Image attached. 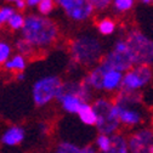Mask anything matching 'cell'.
Returning <instances> with one entry per match:
<instances>
[{
    "label": "cell",
    "instance_id": "13",
    "mask_svg": "<svg viewBox=\"0 0 153 153\" xmlns=\"http://www.w3.org/2000/svg\"><path fill=\"white\" fill-rule=\"evenodd\" d=\"M119 119L120 124L125 126H135L142 122V114L137 107H119Z\"/></svg>",
    "mask_w": 153,
    "mask_h": 153
},
{
    "label": "cell",
    "instance_id": "27",
    "mask_svg": "<svg viewBox=\"0 0 153 153\" xmlns=\"http://www.w3.org/2000/svg\"><path fill=\"white\" fill-rule=\"evenodd\" d=\"M13 13H15V9L13 7L5 6V7L0 9V25L5 23V22H9Z\"/></svg>",
    "mask_w": 153,
    "mask_h": 153
},
{
    "label": "cell",
    "instance_id": "21",
    "mask_svg": "<svg viewBox=\"0 0 153 153\" xmlns=\"http://www.w3.org/2000/svg\"><path fill=\"white\" fill-rule=\"evenodd\" d=\"M97 29L101 34L103 35H109L112 34L114 30H116V23H114V21H112L111 18H103V20H101L97 25Z\"/></svg>",
    "mask_w": 153,
    "mask_h": 153
},
{
    "label": "cell",
    "instance_id": "3",
    "mask_svg": "<svg viewBox=\"0 0 153 153\" xmlns=\"http://www.w3.org/2000/svg\"><path fill=\"white\" fill-rule=\"evenodd\" d=\"M102 48L100 42L92 35H82L72 43L71 56L75 63L92 66L101 59Z\"/></svg>",
    "mask_w": 153,
    "mask_h": 153
},
{
    "label": "cell",
    "instance_id": "14",
    "mask_svg": "<svg viewBox=\"0 0 153 153\" xmlns=\"http://www.w3.org/2000/svg\"><path fill=\"white\" fill-rule=\"evenodd\" d=\"M141 102V96L137 91H126L120 89L116 96L114 103L119 107H137Z\"/></svg>",
    "mask_w": 153,
    "mask_h": 153
},
{
    "label": "cell",
    "instance_id": "6",
    "mask_svg": "<svg viewBox=\"0 0 153 153\" xmlns=\"http://www.w3.org/2000/svg\"><path fill=\"white\" fill-rule=\"evenodd\" d=\"M152 79V69L149 66H135L123 76L122 88L126 91H139Z\"/></svg>",
    "mask_w": 153,
    "mask_h": 153
},
{
    "label": "cell",
    "instance_id": "36",
    "mask_svg": "<svg viewBox=\"0 0 153 153\" xmlns=\"http://www.w3.org/2000/svg\"><path fill=\"white\" fill-rule=\"evenodd\" d=\"M151 3H153V0H151Z\"/></svg>",
    "mask_w": 153,
    "mask_h": 153
},
{
    "label": "cell",
    "instance_id": "12",
    "mask_svg": "<svg viewBox=\"0 0 153 153\" xmlns=\"http://www.w3.org/2000/svg\"><path fill=\"white\" fill-rule=\"evenodd\" d=\"M106 72H107V67L100 63L97 67H95L92 71L89 72L84 82L94 91H103V78Z\"/></svg>",
    "mask_w": 153,
    "mask_h": 153
},
{
    "label": "cell",
    "instance_id": "30",
    "mask_svg": "<svg viewBox=\"0 0 153 153\" xmlns=\"http://www.w3.org/2000/svg\"><path fill=\"white\" fill-rule=\"evenodd\" d=\"M27 6V0H18L16 3V9L18 10H23Z\"/></svg>",
    "mask_w": 153,
    "mask_h": 153
},
{
    "label": "cell",
    "instance_id": "31",
    "mask_svg": "<svg viewBox=\"0 0 153 153\" xmlns=\"http://www.w3.org/2000/svg\"><path fill=\"white\" fill-rule=\"evenodd\" d=\"M40 1H42V0H27V5H29V6H36Z\"/></svg>",
    "mask_w": 153,
    "mask_h": 153
},
{
    "label": "cell",
    "instance_id": "9",
    "mask_svg": "<svg viewBox=\"0 0 153 153\" xmlns=\"http://www.w3.org/2000/svg\"><path fill=\"white\" fill-rule=\"evenodd\" d=\"M130 153H148L153 145V129H140L128 137Z\"/></svg>",
    "mask_w": 153,
    "mask_h": 153
},
{
    "label": "cell",
    "instance_id": "7",
    "mask_svg": "<svg viewBox=\"0 0 153 153\" xmlns=\"http://www.w3.org/2000/svg\"><path fill=\"white\" fill-rule=\"evenodd\" d=\"M53 1L63 9L71 20L76 22L89 20L95 11L88 0H53Z\"/></svg>",
    "mask_w": 153,
    "mask_h": 153
},
{
    "label": "cell",
    "instance_id": "17",
    "mask_svg": "<svg viewBox=\"0 0 153 153\" xmlns=\"http://www.w3.org/2000/svg\"><path fill=\"white\" fill-rule=\"evenodd\" d=\"M109 153H130L128 139L123 134H114L112 135V148Z\"/></svg>",
    "mask_w": 153,
    "mask_h": 153
},
{
    "label": "cell",
    "instance_id": "10",
    "mask_svg": "<svg viewBox=\"0 0 153 153\" xmlns=\"http://www.w3.org/2000/svg\"><path fill=\"white\" fill-rule=\"evenodd\" d=\"M57 102L61 105L65 112L71 114H78L82 105L84 103L79 96H76L75 94H72V92L63 91L62 88L60 90L59 96H57Z\"/></svg>",
    "mask_w": 153,
    "mask_h": 153
},
{
    "label": "cell",
    "instance_id": "34",
    "mask_svg": "<svg viewBox=\"0 0 153 153\" xmlns=\"http://www.w3.org/2000/svg\"><path fill=\"white\" fill-rule=\"evenodd\" d=\"M148 153H153V145L149 147V151H148Z\"/></svg>",
    "mask_w": 153,
    "mask_h": 153
},
{
    "label": "cell",
    "instance_id": "25",
    "mask_svg": "<svg viewBox=\"0 0 153 153\" xmlns=\"http://www.w3.org/2000/svg\"><path fill=\"white\" fill-rule=\"evenodd\" d=\"M10 55H11V46L5 43V42H0V65L6 63L10 60Z\"/></svg>",
    "mask_w": 153,
    "mask_h": 153
},
{
    "label": "cell",
    "instance_id": "22",
    "mask_svg": "<svg viewBox=\"0 0 153 153\" xmlns=\"http://www.w3.org/2000/svg\"><path fill=\"white\" fill-rule=\"evenodd\" d=\"M16 49L20 51V55L26 57V56H30L35 48L29 42H27L26 39H23V38H22V39H18L16 42Z\"/></svg>",
    "mask_w": 153,
    "mask_h": 153
},
{
    "label": "cell",
    "instance_id": "32",
    "mask_svg": "<svg viewBox=\"0 0 153 153\" xmlns=\"http://www.w3.org/2000/svg\"><path fill=\"white\" fill-rule=\"evenodd\" d=\"M16 79L17 80H23L25 79V73L23 72H18L17 75H16Z\"/></svg>",
    "mask_w": 153,
    "mask_h": 153
},
{
    "label": "cell",
    "instance_id": "5",
    "mask_svg": "<svg viewBox=\"0 0 153 153\" xmlns=\"http://www.w3.org/2000/svg\"><path fill=\"white\" fill-rule=\"evenodd\" d=\"M63 82L56 75H48L36 80L33 85L32 96L38 107H43L53 100H57Z\"/></svg>",
    "mask_w": 153,
    "mask_h": 153
},
{
    "label": "cell",
    "instance_id": "18",
    "mask_svg": "<svg viewBox=\"0 0 153 153\" xmlns=\"http://www.w3.org/2000/svg\"><path fill=\"white\" fill-rule=\"evenodd\" d=\"M26 57L22 55H15L12 59H10L6 63H5V68L7 71H17V72H23V69L26 68Z\"/></svg>",
    "mask_w": 153,
    "mask_h": 153
},
{
    "label": "cell",
    "instance_id": "28",
    "mask_svg": "<svg viewBox=\"0 0 153 153\" xmlns=\"http://www.w3.org/2000/svg\"><path fill=\"white\" fill-rule=\"evenodd\" d=\"M88 1L91 4V6L94 7V10L102 11V10H105V9L108 7V5L111 4L112 0H88Z\"/></svg>",
    "mask_w": 153,
    "mask_h": 153
},
{
    "label": "cell",
    "instance_id": "19",
    "mask_svg": "<svg viewBox=\"0 0 153 153\" xmlns=\"http://www.w3.org/2000/svg\"><path fill=\"white\" fill-rule=\"evenodd\" d=\"M95 147L97 148L99 153H109L112 148V136L99 134L96 140H95Z\"/></svg>",
    "mask_w": 153,
    "mask_h": 153
},
{
    "label": "cell",
    "instance_id": "1",
    "mask_svg": "<svg viewBox=\"0 0 153 153\" xmlns=\"http://www.w3.org/2000/svg\"><path fill=\"white\" fill-rule=\"evenodd\" d=\"M22 38L29 42L34 48L45 49L52 45L59 36L57 25L50 18L42 15H29L25 20L21 29Z\"/></svg>",
    "mask_w": 153,
    "mask_h": 153
},
{
    "label": "cell",
    "instance_id": "29",
    "mask_svg": "<svg viewBox=\"0 0 153 153\" xmlns=\"http://www.w3.org/2000/svg\"><path fill=\"white\" fill-rule=\"evenodd\" d=\"M80 153H99V151L95 146H84L82 147Z\"/></svg>",
    "mask_w": 153,
    "mask_h": 153
},
{
    "label": "cell",
    "instance_id": "35",
    "mask_svg": "<svg viewBox=\"0 0 153 153\" xmlns=\"http://www.w3.org/2000/svg\"><path fill=\"white\" fill-rule=\"evenodd\" d=\"M7 1H12V3H15V4H16V3L18 1V0H7Z\"/></svg>",
    "mask_w": 153,
    "mask_h": 153
},
{
    "label": "cell",
    "instance_id": "15",
    "mask_svg": "<svg viewBox=\"0 0 153 153\" xmlns=\"http://www.w3.org/2000/svg\"><path fill=\"white\" fill-rule=\"evenodd\" d=\"M123 76L124 74L122 72L107 68V72L103 78V91H107V92L119 91L123 83Z\"/></svg>",
    "mask_w": 153,
    "mask_h": 153
},
{
    "label": "cell",
    "instance_id": "4",
    "mask_svg": "<svg viewBox=\"0 0 153 153\" xmlns=\"http://www.w3.org/2000/svg\"><path fill=\"white\" fill-rule=\"evenodd\" d=\"M126 43L135 66H149L153 63V40L139 30H130Z\"/></svg>",
    "mask_w": 153,
    "mask_h": 153
},
{
    "label": "cell",
    "instance_id": "37",
    "mask_svg": "<svg viewBox=\"0 0 153 153\" xmlns=\"http://www.w3.org/2000/svg\"><path fill=\"white\" fill-rule=\"evenodd\" d=\"M0 26H1V25H0Z\"/></svg>",
    "mask_w": 153,
    "mask_h": 153
},
{
    "label": "cell",
    "instance_id": "33",
    "mask_svg": "<svg viewBox=\"0 0 153 153\" xmlns=\"http://www.w3.org/2000/svg\"><path fill=\"white\" fill-rule=\"evenodd\" d=\"M139 1H141V3H143V4H149L151 0H139Z\"/></svg>",
    "mask_w": 153,
    "mask_h": 153
},
{
    "label": "cell",
    "instance_id": "23",
    "mask_svg": "<svg viewBox=\"0 0 153 153\" xmlns=\"http://www.w3.org/2000/svg\"><path fill=\"white\" fill-rule=\"evenodd\" d=\"M55 1L53 0H42V1L38 4V11L40 12L42 16H46L49 13H51L53 11V7H55Z\"/></svg>",
    "mask_w": 153,
    "mask_h": 153
},
{
    "label": "cell",
    "instance_id": "16",
    "mask_svg": "<svg viewBox=\"0 0 153 153\" xmlns=\"http://www.w3.org/2000/svg\"><path fill=\"white\" fill-rule=\"evenodd\" d=\"M76 116L79 117L80 122L88 126H96L97 123V114L94 109V106L91 103L84 102L78 112Z\"/></svg>",
    "mask_w": 153,
    "mask_h": 153
},
{
    "label": "cell",
    "instance_id": "11",
    "mask_svg": "<svg viewBox=\"0 0 153 153\" xmlns=\"http://www.w3.org/2000/svg\"><path fill=\"white\" fill-rule=\"evenodd\" d=\"M25 139H26L25 129L20 125H11L3 132L1 137H0V142L7 147H15L21 145L25 141Z\"/></svg>",
    "mask_w": 153,
    "mask_h": 153
},
{
    "label": "cell",
    "instance_id": "24",
    "mask_svg": "<svg viewBox=\"0 0 153 153\" xmlns=\"http://www.w3.org/2000/svg\"><path fill=\"white\" fill-rule=\"evenodd\" d=\"M25 20H26V17H23L21 13L15 12L7 23H9L10 28H12V29H22L25 26Z\"/></svg>",
    "mask_w": 153,
    "mask_h": 153
},
{
    "label": "cell",
    "instance_id": "20",
    "mask_svg": "<svg viewBox=\"0 0 153 153\" xmlns=\"http://www.w3.org/2000/svg\"><path fill=\"white\" fill-rule=\"evenodd\" d=\"M82 147L69 141H61L56 145L52 153H80Z\"/></svg>",
    "mask_w": 153,
    "mask_h": 153
},
{
    "label": "cell",
    "instance_id": "8",
    "mask_svg": "<svg viewBox=\"0 0 153 153\" xmlns=\"http://www.w3.org/2000/svg\"><path fill=\"white\" fill-rule=\"evenodd\" d=\"M101 63L103 66H106L109 69H114L118 72H128L130 71L134 66L135 62L132 60V56L130 53V51L126 52H117V51H109L101 61Z\"/></svg>",
    "mask_w": 153,
    "mask_h": 153
},
{
    "label": "cell",
    "instance_id": "26",
    "mask_svg": "<svg viewBox=\"0 0 153 153\" xmlns=\"http://www.w3.org/2000/svg\"><path fill=\"white\" fill-rule=\"evenodd\" d=\"M114 9L119 12H125L129 11L132 5H134V0H114L113 1Z\"/></svg>",
    "mask_w": 153,
    "mask_h": 153
},
{
    "label": "cell",
    "instance_id": "2",
    "mask_svg": "<svg viewBox=\"0 0 153 153\" xmlns=\"http://www.w3.org/2000/svg\"><path fill=\"white\" fill-rule=\"evenodd\" d=\"M92 106L97 114L96 128L99 132L109 136L117 134L122 124L119 119V109L114 101H111L107 97H100L95 100Z\"/></svg>",
    "mask_w": 153,
    "mask_h": 153
}]
</instances>
